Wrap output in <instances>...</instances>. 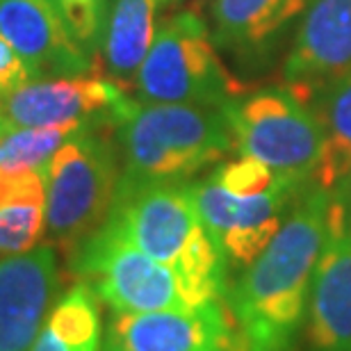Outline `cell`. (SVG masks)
I'll return each mask as SVG.
<instances>
[{
    "label": "cell",
    "instance_id": "cell-1",
    "mask_svg": "<svg viewBox=\"0 0 351 351\" xmlns=\"http://www.w3.org/2000/svg\"><path fill=\"white\" fill-rule=\"evenodd\" d=\"M333 192L306 187L267 249L226 292L249 351H294L326 237Z\"/></svg>",
    "mask_w": 351,
    "mask_h": 351
},
{
    "label": "cell",
    "instance_id": "cell-2",
    "mask_svg": "<svg viewBox=\"0 0 351 351\" xmlns=\"http://www.w3.org/2000/svg\"><path fill=\"white\" fill-rule=\"evenodd\" d=\"M103 226L178 274L199 304L226 299V269L194 206L189 182L117 185Z\"/></svg>",
    "mask_w": 351,
    "mask_h": 351
},
{
    "label": "cell",
    "instance_id": "cell-3",
    "mask_svg": "<svg viewBox=\"0 0 351 351\" xmlns=\"http://www.w3.org/2000/svg\"><path fill=\"white\" fill-rule=\"evenodd\" d=\"M119 185L185 182L235 149L223 108L139 103L117 125Z\"/></svg>",
    "mask_w": 351,
    "mask_h": 351
},
{
    "label": "cell",
    "instance_id": "cell-4",
    "mask_svg": "<svg viewBox=\"0 0 351 351\" xmlns=\"http://www.w3.org/2000/svg\"><path fill=\"white\" fill-rule=\"evenodd\" d=\"M46 235L71 261L108 219L119 185L117 146L105 128H85L46 165Z\"/></svg>",
    "mask_w": 351,
    "mask_h": 351
},
{
    "label": "cell",
    "instance_id": "cell-5",
    "mask_svg": "<svg viewBox=\"0 0 351 351\" xmlns=\"http://www.w3.org/2000/svg\"><path fill=\"white\" fill-rule=\"evenodd\" d=\"M135 91L139 103L223 108L244 89L219 60L201 14L182 10L158 25L137 71Z\"/></svg>",
    "mask_w": 351,
    "mask_h": 351
},
{
    "label": "cell",
    "instance_id": "cell-6",
    "mask_svg": "<svg viewBox=\"0 0 351 351\" xmlns=\"http://www.w3.org/2000/svg\"><path fill=\"white\" fill-rule=\"evenodd\" d=\"M308 103L311 89L301 85L265 89L226 103L223 112L235 149L299 185H315L326 135L319 114Z\"/></svg>",
    "mask_w": 351,
    "mask_h": 351
},
{
    "label": "cell",
    "instance_id": "cell-7",
    "mask_svg": "<svg viewBox=\"0 0 351 351\" xmlns=\"http://www.w3.org/2000/svg\"><path fill=\"white\" fill-rule=\"evenodd\" d=\"M69 265L114 315L203 306L173 269L153 261L108 226L98 228Z\"/></svg>",
    "mask_w": 351,
    "mask_h": 351
},
{
    "label": "cell",
    "instance_id": "cell-8",
    "mask_svg": "<svg viewBox=\"0 0 351 351\" xmlns=\"http://www.w3.org/2000/svg\"><path fill=\"white\" fill-rule=\"evenodd\" d=\"M135 101L110 78H48L27 82L0 98V135L19 128L82 125L117 128Z\"/></svg>",
    "mask_w": 351,
    "mask_h": 351
},
{
    "label": "cell",
    "instance_id": "cell-9",
    "mask_svg": "<svg viewBox=\"0 0 351 351\" xmlns=\"http://www.w3.org/2000/svg\"><path fill=\"white\" fill-rule=\"evenodd\" d=\"M306 187L280 185L263 194L240 196L221 187L213 176L189 182L203 226L228 265L249 267L274 240L285 221L292 201Z\"/></svg>",
    "mask_w": 351,
    "mask_h": 351
},
{
    "label": "cell",
    "instance_id": "cell-10",
    "mask_svg": "<svg viewBox=\"0 0 351 351\" xmlns=\"http://www.w3.org/2000/svg\"><path fill=\"white\" fill-rule=\"evenodd\" d=\"M101 351H249L228 301L114 315Z\"/></svg>",
    "mask_w": 351,
    "mask_h": 351
},
{
    "label": "cell",
    "instance_id": "cell-11",
    "mask_svg": "<svg viewBox=\"0 0 351 351\" xmlns=\"http://www.w3.org/2000/svg\"><path fill=\"white\" fill-rule=\"evenodd\" d=\"M301 338L306 351H351V219L335 194Z\"/></svg>",
    "mask_w": 351,
    "mask_h": 351
},
{
    "label": "cell",
    "instance_id": "cell-12",
    "mask_svg": "<svg viewBox=\"0 0 351 351\" xmlns=\"http://www.w3.org/2000/svg\"><path fill=\"white\" fill-rule=\"evenodd\" d=\"M60 292L51 244L0 258V351H32Z\"/></svg>",
    "mask_w": 351,
    "mask_h": 351
},
{
    "label": "cell",
    "instance_id": "cell-13",
    "mask_svg": "<svg viewBox=\"0 0 351 351\" xmlns=\"http://www.w3.org/2000/svg\"><path fill=\"white\" fill-rule=\"evenodd\" d=\"M0 37L23 58L32 78L89 71L87 51L66 30L53 0H0Z\"/></svg>",
    "mask_w": 351,
    "mask_h": 351
},
{
    "label": "cell",
    "instance_id": "cell-14",
    "mask_svg": "<svg viewBox=\"0 0 351 351\" xmlns=\"http://www.w3.org/2000/svg\"><path fill=\"white\" fill-rule=\"evenodd\" d=\"M351 71V0H313L285 62V78L311 89Z\"/></svg>",
    "mask_w": 351,
    "mask_h": 351
},
{
    "label": "cell",
    "instance_id": "cell-15",
    "mask_svg": "<svg viewBox=\"0 0 351 351\" xmlns=\"http://www.w3.org/2000/svg\"><path fill=\"white\" fill-rule=\"evenodd\" d=\"M171 0H110L101 37L105 73L123 91L135 85L137 71L156 39L158 12Z\"/></svg>",
    "mask_w": 351,
    "mask_h": 351
},
{
    "label": "cell",
    "instance_id": "cell-16",
    "mask_svg": "<svg viewBox=\"0 0 351 351\" xmlns=\"http://www.w3.org/2000/svg\"><path fill=\"white\" fill-rule=\"evenodd\" d=\"M313 0H215L213 41L235 55L269 46Z\"/></svg>",
    "mask_w": 351,
    "mask_h": 351
},
{
    "label": "cell",
    "instance_id": "cell-17",
    "mask_svg": "<svg viewBox=\"0 0 351 351\" xmlns=\"http://www.w3.org/2000/svg\"><path fill=\"white\" fill-rule=\"evenodd\" d=\"M44 169L0 171V256L27 254L46 235Z\"/></svg>",
    "mask_w": 351,
    "mask_h": 351
},
{
    "label": "cell",
    "instance_id": "cell-18",
    "mask_svg": "<svg viewBox=\"0 0 351 351\" xmlns=\"http://www.w3.org/2000/svg\"><path fill=\"white\" fill-rule=\"evenodd\" d=\"M103 328L98 297L87 283H75L55 301L32 351H101Z\"/></svg>",
    "mask_w": 351,
    "mask_h": 351
},
{
    "label": "cell",
    "instance_id": "cell-19",
    "mask_svg": "<svg viewBox=\"0 0 351 351\" xmlns=\"http://www.w3.org/2000/svg\"><path fill=\"white\" fill-rule=\"evenodd\" d=\"M319 119L326 142L315 185L333 192V187L351 173V71L338 78Z\"/></svg>",
    "mask_w": 351,
    "mask_h": 351
},
{
    "label": "cell",
    "instance_id": "cell-20",
    "mask_svg": "<svg viewBox=\"0 0 351 351\" xmlns=\"http://www.w3.org/2000/svg\"><path fill=\"white\" fill-rule=\"evenodd\" d=\"M85 130L82 125H48V128H19L0 135V171L23 173L44 169L62 144Z\"/></svg>",
    "mask_w": 351,
    "mask_h": 351
},
{
    "label": "cell",
    "instance_id": "cell-21",
    "mask_svg": "<svg viewBox=\"0 0 351 351\" xmlns=\"http://www.w3.org/2000/svg\"><path fill=\"white\" fill-rule=\"evenodd\" d=\"M53 3L71 37L87 53L98 51L110 0H53Z\"/></svg>",
    "mask_w": 351,
    "mask_h": 351
},
{
    "label": "cell",
    "instance_id": "cell-22",
    "mask_svg": "<svg viewBox=\"0 0 351 351\" xmlns=\"http://www.w3.org/2000/svg\"><path fill=\"white\" fill-rule=\"evenodd\" d=\"M32 80L23 58L0 37V98L21 89Z\"/></svg>",
    "mask_w": 351,
    "mask_h": 351
},
{
    "label": "cell",
    "instance_id": "cell-23",
    "mask_svg": "<svg viewBox=\"0 0 351 351\" xmlns=\"http://www.w3.org/2000/svg\"><path fill=\"white\" fill-rule=\"evenodd\" d=\"M173 3H176V0H173Z\"/></svg>",
    "mask_w": 351,
    "mask_h": 351
}]
</instances>
